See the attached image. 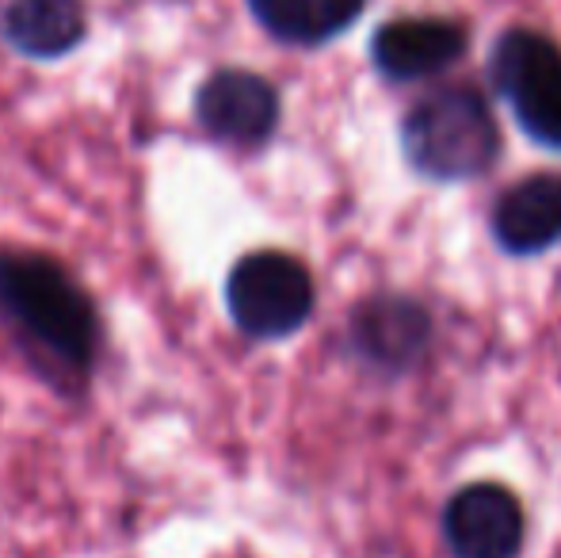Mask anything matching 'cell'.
Returning <instances> with one entry per match:
<instances>
[{
	"label": "cell",
	"mask_w": 561,
	"mask_h": 558,
	"mask_svg": "<svg viewBox=\"0 0 561 558\" xmlns=\"http://www.w3.org/2000/svg\"><path fill=\"white\" fill-rule=\"evenodd\" d=\"M0 326L46 387L77 398L100 356V314L81 287L46 253L0 249Z\"/></svg>",
	"instance_id": "1"
},
{
	"label": "cell",
	"mask_w": 561,
	"mask_h": 558,
	"mask_svg": "<svg viewBox=\"0 0 561 558\" xmlns=\"http://www.w3.org/2000/svg\"><path fill=\"white\" fill-rule=\"evenodd\" d=\"M401 146L421 176L470 180L493 164L501 135L481 92L444 89L405 115Z\"/></svg>",
	"instance_id": "2"
},
{
	"label": "cell",
	"mask_w": 561,
	"mask_h": 558,
	"mask_svg": "<svg viewBox=\"0 0 561 558\" xmlns=\"http://www.w3.org/2000/svg\"><path fill=\"white\" fill-rule=\"evenodd\" d=\"M229 318L256 341H279L310 321L313 280L302 261L275 249H260L233 264L226 280Z\"/></svg>",
	"instance_id": "3"
},
{
	"label": "cell",
	"mask_w": 561,
	"mask_h": 558,
	"mask_svg": "<svg viewBox=\"0 0 561 558\" xmlns=\"http://www.w3.org/2000/svg\"><path fill=\"white\" fill-rule=\"evenodd\" d=\"M493 81L516 107L519 127L561 149V50L531 31H508L493 50Z\"/></svg>",
	"instance_id": "4"
},
{
	"label": "cell",
	"mask_w": 561,
	"mask_h": 558,
	"mask_svg": "<svg viewBox=\"0 0 561 558\" xmlns=\"http://www.w3.org/2000/svg\"><path fill=\"white\" fill-rule=\"evenodd\" d=\"M439 536L450 558H519L527 547L524 501L501 482H470L447 498Z\"/></svg>",
	"instance_id": "5"
},
{
	"label": "cell",
	"mask_w": 561,
	"mask_h": 558,
	"mask_svg": "<svg viewBox=\"0 0 561 558\" xmlns=\"http://www.w3.org/2000/svg\"><path fill=\"white\" fill-rule=\"evenodd\" d=\"M195 119L222 146L256 149L279 127V92L249 69H218L195 92Z\"/></svg>",
	"instance_id": "6"
},
{
	"label": "cell",
	"mask_w": 561,
	"mask_h": 558,
	"mask_svg": "<svg viewBox=\"0 0 561 558\" xmlns=\"http://www.w3.org/2000/svg\"><path fill=\"white\" fill-rule=\"evenodd\" d=\"M466 50V35L450 20H393L370 43L378 73L390 81H424L455 66Z\"/></svg>",
	"instance_id": "7"
},
{
	"label": "cell",
	"mask_w": 561,
	"mask_h": 558,
	"mask_svg": "<svg viewBox=\"0 0 561 558\" xmlns=\"http://www.w3.org/2000/svg\"><path fill=\"white\" fill-rule=\"evenodd\" d=\"M0 38L23 58H61L84 38V8L81 0H0Z\"/></svg>",
	"instance_id": "8"
},
{
	"label": "cell",
	"mask_w": 561,
	"mask_h": 558,
	"mask_svg": "<svg viewBox=\"0 0 561 558\" xmlns=\"http://www.w3.org/2000/svg\"><path fill=\"white\" fill-rule=\"evenodd\" d=\"M493 234L508 253H542L561 238V176H531L501 195Z\"/></svg>",
	"instance_id": "9"
},
{
	"label": "cell",
	"mask_w": 561,
	"mask_h": 558,
	"mask_svg": "<svg viewBox=\"0 0 561 558\" xmlns=\"http://www.w3.org/2000/svg\"><path fill=\"white\" fill-rule=\"evenodd\" d=\"M267 35L290 46H318L352 27L363 0H249Z\"/></svg>",
	"instance_id": "10"
},
{
	"label": "cell",
	"mask_w": 561,
	"mask_h": 558,
	"mask_svg": "<svg viewBox=\"0 0 561 558\" xmlns=\"http://www.w3.org/2000/svg\"><path fill=\"white\" fill-rule=\"evenodd\" d=\"M428 341V318L413 303H370L355 318V344L370 364L405 367Z\"/></svg>",
	"instance_id": "11"
}]
</instances>
